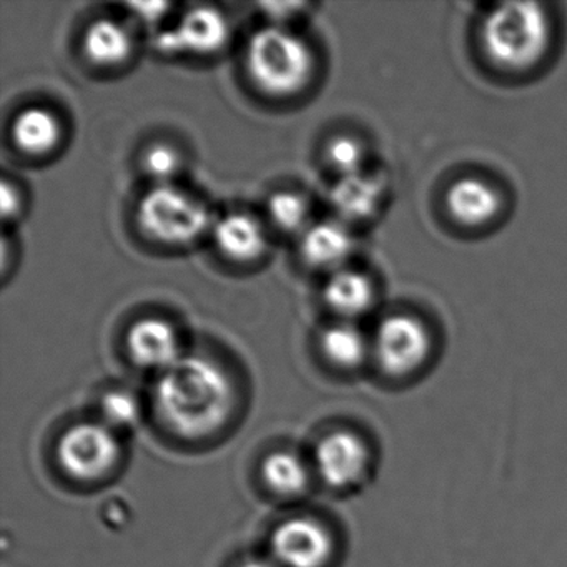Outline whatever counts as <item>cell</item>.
Here are the masks:
<instances>
[{
  "instance_id": "obj_8",
  "label": "cell",
  "mask_w": 567,
  "mask_h": 567,
  "mask_svg": "<svg viewBox=\"0 0 567 567\" xmlns=\"http://www.w3.org/2000/svg\"><path fill=\"white\" fill-rule=\"evenodd\" d=\"M271 553L284 567H323L333 554L327 527L311 517H291L271 534Z\"/></svg>"
},
{
  "instance_id": "obj_3",
  "label": "cell",
  "mask_w": 567,
  "mask_h": 567,
  "mask_svg": "<svg viewBox=\"0 0 567 567\" xmlns=\"http://www.w3.org/2000/svg\"><path fill=\"white\" fill-rule=\"evenodd\" d=\"M245 64L251 82L270 97H291L310 84V45L284 25H265L248 39Z\"/></svg>"
},
{
  "instance_id": "obj_4",
  "label": "cell",
  "mask_w": 567,
  "mask_h": 567,
  "mask_svg": "<svg viewBox=\"0 0 567 567\" xmlns=\"http://www.w3.org/2000/svg\"><path fill=\"white\" fill-rule=\"evenodd\" d=\"M137 221L152 240L171 247L195 244L214 228L207 205L177 185H155L137 205Z\"/></svg>"
},
{
  "instance_id": "obj_19",
  "label": "cell",
  "mask_w": 567,
  "mask_h": 567,
  "mask_svg": "<svg viewBox=\"0 0 567 567\" xmlns=\"http://www.w3.org/2000/svg\"><path fill=\"white\" fill-rule=\"evenodd\" d=\"M265 483L280 496H297L307 489L310 473L307 464L290 451H277L264 461L261 466Z\"/></svg>"
},
{
  "instance_id": "obj_7",
  "label": "cell",
  "mask_w": 567,
  "mask_h": 567,
  "mask_svg": "<svg viewBox=\"0 0 567 567\" xmlns=\"http://www.w3.org/2000/svg\"><path fill=\"white\" fill-rule=\"evenodd\" d=\"M230 24L224 12L210 6H197L174 29L158 32L154 44L164 55L192 54L208 58L230 42Z\"/></svg>"
},
{
  "instance_id": "obj_15",
  "label": "cell",
  "mask_w": 567,
  "mask_h": 567,
  "mask_svg": "<svg viewBox=\"0 0 567 567\" xmlns=\"http://www.w3.org/2000/svg\"><path fill=\"white\" fill-rule=\"evenodd\" d=\"M323 298L331 311L350 321L363 317L374 307L377 290L367 274L344 267L330 275Z\"/></svg>"
},
{
  "instance_id": "obj_23",
  "label": "cell",
  "mask_w": 567,
  "mask_h": 567,
  "mask_svg": "<svg viewBox=\"0 0 567 567\" xmlns=\"http://www.w3.org/2000/svg\"><path fill=\"white\" fill-rule=\"evenodd\" d=\"M142 165L155 185H167L172 184L181 172L182 157L172 145L154 144L145 151Z\"/></svg>"
},
{
  "instance_id": "obj_25",
  "label": "cell",
  "mask_w": 567,
  "mask_h": 567,
  "mask_svg": "<svg viewBox=\"0 0 567 567\" xmlns=\"http://www.w3.org/2000/svg\"><path fill=\"white\" fill-rule=\"evenodd\" d=\"M265 16H268L271 24L284 25L287 28V21H290L295 16L300 14V11L307 9V4H293V2H281V4H275V2H268V4H261Z\"/></svg>"
},
{
  "instance_id": "obj_26",
  "label": "cell",
  "mask_w": 567,
  "mask_h": 567,
  "mask_svg": "<svg viewBox=\"0 0 567 567\" xmlns=\"http://www.w3.org/2000/svg\"><path fill=\"white\" fill-rule=\"evenodd\" d=\"M22 197L16 185L2 182V217L4 220H14L21 214Z\"/></svg>"
},
{
  "instance_id": "obj_10",
  "label": "cell",
  "mask_w": 567,
  "mask_h": 567,
  "mask_svg": "<svg viewBox=\"0 0 567 567\" xmlns=\"http://www.w3.org/2000/svg\"><path fill=\"white\" fill-rule=\"evenodd\" d=\"M125 343L132 361L145 370L164 373L184 357L177 330L164 318L148 317L135 321Z\"/></svg>"
},
{
  "instance_id": "obj_21",
  "label": "cell",
  "mask_w": 567,
  "mask_h": 567,
  "mask_svg": "<svg viewBox=\"0 0 567 567\" xmlns=\"http://www.w3.org/2000/svg\"><path fill=\"white\" fill-rule=\"evenodd\" d=\"M324 157L338 178L367 171V148L360 141L348 135L333 138L327 145Z\"/></svg>"
},
{
  "instance_id": "obj_9",
  "label": "cell",
  "mask_w": 567,
  "mask_h": 567,
  "mask_svg": "<svg viewBox=\"0 0 567 567\" xmlns=\"http://www.w3.org/2000/svg\"><path fill=\"white\" fill-rule=\"evenodd\" d=\"M370 450L358 434L334 431L318 443L315 461L328 486L344 489L360 483L370 467Z\"/></svg>"
},
{
  "instance_id": "obj_18",
  "label": "cell",
  "mask_w": 567,
  "mask_h": 567,
  "mask_svg": "<svg viewBox=\"0 0 567 567\" xmlns=\"http://www.w3.org/2000/svg\"><path fill=\"white\" fill-rule=\"evenodd\" d=\"M321 351L341 370H357L371 354V341L350 321L333 324L321 334Z\"/></svg>"
},
{
  "instance_id": "obj_5",
  "label": "cell",
  "mask_w": 567,
  "mask_h": 567,
  "mask_svg": "<svg viewBox=\"0 0 567 567\" xmlns=\"http://www.w3.org/2000/svg\"><path fill=\"white\" fill-rule=\"evenodd\" d=\"M433 338L423 320L398 313L381 320L371 340V357L391 378L417 373L430 360Z\"/></svg>"
},
{
  "instance_id": "obj_24",
  "label": "cell",
  "mask_w": 567,
  "mask_h": 567,
  "mask_svg": "<svg viewBox=\"0 0 567 567\" xmlns=\"http://www.w3.org/2000/svg\"><path fill=\"white\" fill-rule=\"evenodd\" d=\"M172 6L167 2H128L127 9L132 16L141 19L144 24H157L165 18Z\"/></svg>"
},
{
  "instance_id": "obj_6",
  "label": "cell",
  "mask_w": 567,
  "mask_h": 567,
  "mask_svg": "<svg viewBox=\"0 0 567 567\" xmlns=\"http://www.w3.org/2000/svg\"><path fill=\"white\" fill-rule=\"evenodd\" d=\"M121 457L114 430L104 423H81L65 431L58 460L65 474L78 481H97L111 473Z\"/></svg>"
},
{
  "instance_id": "obj_20",
  "label": "cell",
  "mask_w": 567,
  "mask_h": 567,
  "mask_svg": "<svg viewBox=\"0 0 567 567\" xmlns=\"http://www.w3.org/2000/svg\"><path fill=\"white\" fill-rule=\"evenodd\" d=\"M267 210L274 227L287 235H303L311 225L310 202L298 192L280 190L271 195Z\"/></svg>"
},
{
  "instance_id": "obj_17",
  "label": "cell",
  "mask_w": 567,
  "mask_h": 567,
  "mask_svg": "<svg viewBox=\"0 0 567 567\" xmlns=\"http://www.w3.org/2000/svg\"><path fill=\"white\" fill-rule=\"evenodd\" d=\"M85 58L99 68H117L131 59L134 41L121 22L99 19L89 25L82 39Z\"/></svg>"
},
{
  "instance_id": "obj_22",
  "label": "cell",
  "mask_w": 567,
  "mask_h": 567,
  "mask_svg": "<svg viewBox=\"0 0 567 567\" xmlns=\"http://www.w3.org/2000/svg\"><path fill=\"white\" fill-rule=\"evenodd\" d=\"M101 413L104 424L111 430H127L134 427L141 420V404L125 391H111L101 401Z\"/></svg>"
},
{
  "instance_id": "obj_12",
  "label": "cell",
  "mask_w": 567,
  "mask_h": 567,
  "mask_svg": "<svg viewBox=\"0 0 567 567\" xmlns=\"http://www.w3.org/2000/svg\"><path fill=\"white\" fill-rule=\"evenodd\" d=\"M354 250V238L350 228L341 220H324L311 224L301 235L300 251L305 264L317 270L334 274L350 260Z\"/></svg>"
},
{
  "instance_id": "obj_13",
  "label": "cell",
  "mask_w": 567,
  "mask_h": 567,
  "mask_svg": "<svg viewBox=\"0 0 567 567\" xmlns=\"http://www.w3.org/2000/svg\"><path fill=\"white\" fill-rule=\"evenodd\" d=\"M214 240L218 250L237 264H251L264 257L268 248L264 225L247 212H231L215 221Z\"/></svg>"
},
{
  "instance_id": "obj_2",
  "label": "cell",
  "mask_w": 567,
  "mask_h": 567,
  "mask_svg": "<svg viewBox=\"0 0 567 567\" xmlns=\"http://www.w3.org/2000/svg\"><path fill=\"white\" fill-rule=\"evenodd\" d=\"M553 25L546 9L534 2H511L486 12L480 39L491 64L507 72L536 68L549 51Z\"/></svg>"
},
{
  "instance_id": "obj_11",
  "label": "cell",
  "mask_w": 567,
  "mask_h": 567,
  "mask_svg": "<svg viewBox=\"0 0 567 567\" xmlns=\"http://www.w3.org/2000/svg\"><path fill=\"white\" fill-rule=\"evenodd\" d=\"M447 212L457 224L471 228L489 225L503 210V197L489 182L477 177L457 178L444 195Z\"/></svg>"
},
{
  "instance_id": "obj_14",
  "label": "cell",
  "mask_w": 567,
  "mask_h": 567,
  "mask_svg": "<svg viewBox=\"0 0 567 567\" xmlns=\"http://www.w3.org/2000/svg\"><path fill=\"white\" fill-rule=\"evenodd\" d=\"M384 184L377 175L361 174L340 177L330 190V204L344 224L373 217L383 200Z\"/></svg>"
},
{
  "instance_id": "obj_16",
  "label": "cell",
  "mask_w": 567,
  "mask_h": 567,
  "mask_svg": "<svg viewBox=\"0 0 567 567\" xmlns=\"http://www.w3.org/2000/svg\"><path fill=\"white\" fill-rule=\"evenodd\" d=\"M62 137V125L58 115L45 107L24 109L12 124V141L24 154L39 157L58 147Z\"/></svg>"
},
{
  "instance_id": "obj_27",
  "label": "cell",
  "mask_w": 567,
  "mask_h": 567,
  "mask_svg": "<svg viewBox=\"0 0 567 567\" xmlns=\"http://www.w3.org/2000/svg\"><path fill=\"white\" fill-rule=\"evenodd\" d=\"M240 567H275L270 560L260 559V557H254V559L245 560Z\"/></svg>"
},
{
  "instance_id": "obj_1",
  "label": "cell",
  "mask_w": 567,
  "mask_h": 567,
  "mask_svg": "<svg viewBox=\"0 0 567 567\" xmlns=\"http://www.w3.org/2000/svg\"><path fill=\"white\" fill-rule=\"evenodd\" d=\"M154 404L162 423L172 433L185 440H200L227 423L234 408V386L215 361L184 354L174 367L161 373Z\"/></svg>"
}]
</instances>
